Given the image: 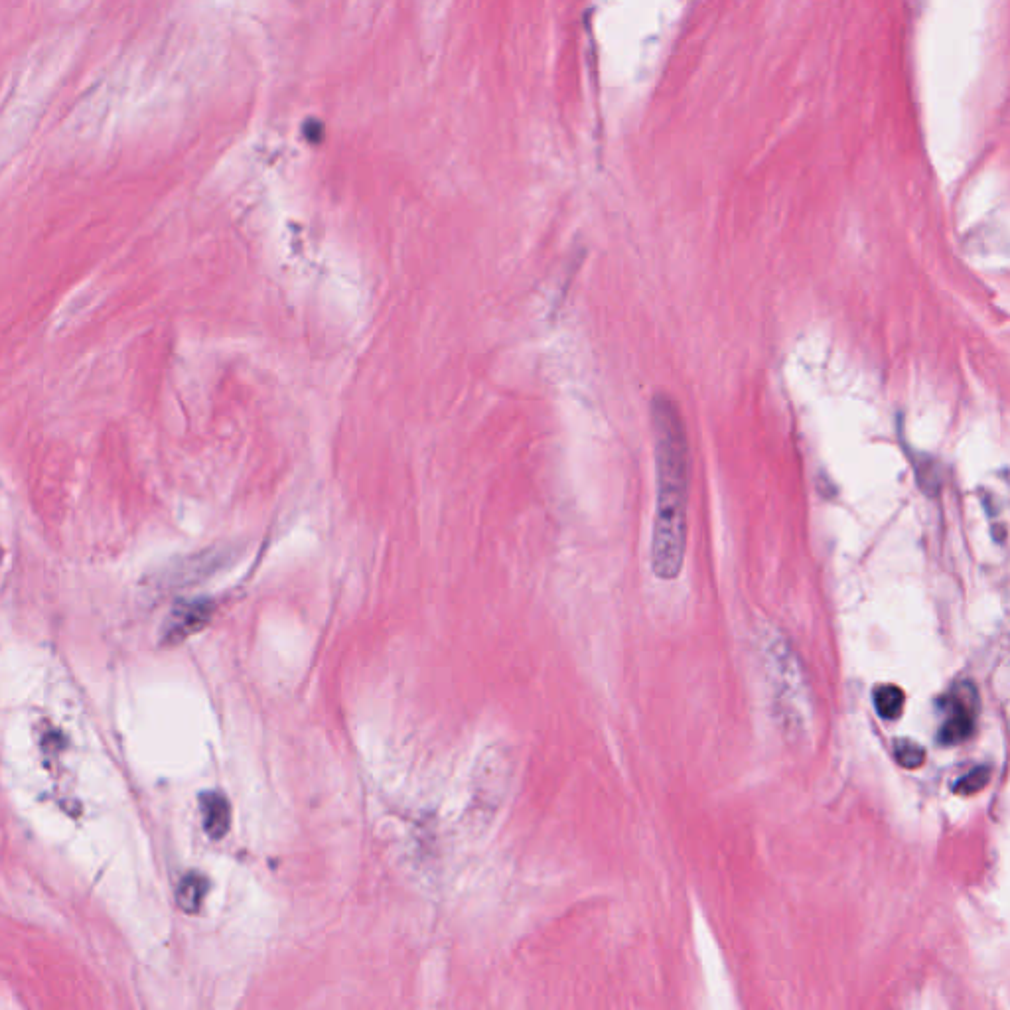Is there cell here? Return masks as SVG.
I'll return each mask as SVG.
<instances>
[{
	"label": "cell",
	"mask_w": 1010,
	"mask_h": 1010,
	"mask_svg": "<svg viewBox=\"0 0 1010 1010\" xmlns=\"http://www.w3.org/2000/svg\"><path fill=\"white\" fill-rule=\"evenodd\" d=\"M210 616H212V606L206 600L186 602L184 606H178L172 610V614L166 622L164 638L168 642H182L184 638L202 630L208 624Z\"/></svg>",
	"instance_id": "obj_4"
},
{
	"label": "cell",
	"mask_w": 1010,
	"mask_h": 1010,
	"mask_svg": "<svg viewBox=\"0 0 1010 1010\" xmlns=\"http://www.w3.org/2000/svg\"><path fill=\"white\" fill-rule=\"evenodd\" d=\"M764 657L768 663V671L774 685L776 705L780 709L782 719L790 728H799L803 724L805 713V689L801 681V673L797 667L794 653L786 646L782 638H766L764 642Z\"/></svg>",
	"instance_id": "obj_2"
},
{
	"label": "cell",
	"mask_w": 1010,
	"mask_h": 1010,
	"mask_svg": "<svg viewBox=\"0 0 1010 1010\" xmlns=\"http://www.w3.org/2000/svg\"><path fill=\"white\" fill-rule=\"evenodd\" d=\"M894 754H896V760L908 768V770H914V768H920L926 760V752L920 744H916L914 740H908V738H902V740H896L894 744Z\"/></svg>",
	"instance_id": "obj_8"
},
{
	"label": "cell",
	"mask_w": 1010,
	"mask_h": 1010,
	"mask_svg": "<svg viewBox=\"0 0 1010 1010\" xmlns=\"http://www.w3.org/2000/svg\"><path fill=\"white\" fill-rule=\"evenodd\" d=\"M991 780V770L987 766H981V768H975L971 770L967 776H963L957 784H955V794L961 795H973L977 792H981Z\"/></svg>",
	"instance_id": "obj_9"
},
{
	"label": "cell",
	"mask_w": 1010,
	"mask_h": 1010,
	"mask_svg": "<svg viewBox=\"0 0 1010 1010\" xmlns=\"http://www.w3.org/2000/svg\"><path fill=\"white\" fill-rule=\"evenodd\" d=\"M904 701V691L896 685H878L874 691V707L884 721H896L904 711Z\"/></svg>",
	"instance_id": "obj_7"
},
{
	"label": "cell",
	"mask_w": 1010,
	"mask_h": 1010,
	"mask_svg": "<svg viewBox=\"0 0 1010 1010\" xmlns=\"http://www.w3.org/2000/svg\"><path fill=\"white\" fill-rule=\"evenodd\" d=\"M208 890V878L202 872H188L176 888V902L186 914H198L208 896Z\"/></svg>",
	"instance_id": "obj_6"
},
{
	"label": "cell",
	"mask_w": 1010,
	"mask_h": 1010,
	"mask_svg": "<svg viewBox=\"0 0 1010 1010\" xmlns=\"http://www.w3.org/2000/svg\"><path fill=\"white\" fill-rule=\"evenodd\" d=\"M979 715V693L973 683H957L947 697V719L941 726L939 738L943 744H959L967 740Z\"/></svg>",
	"instance_id": "obj_3"
},
{
	"label": "cell",
	"mask_w": 1010,
	"mask_h": 1010,
	"mask_svg": "<svg viewBox=\"0 0 1010 1010\" xmlns=\"http://www.w3.org/2000/svg\"><path fill=\"white\" fill-rule=\"evenodd\" d=\"M200 811L204 821V831L210 839H223L231 825V807L227 797L219 792H208L200 797Z\"/></svg>",
	"instance_id": "obj_5"
},
{
	"label": "cell",
	"mask_w": 1010,
	"mask_h": 1010,
	"mask_svg": "<svg viewBox=\"0 0 1010 1010\" xmlns=\"http://www.w3.org/2000/svg\"><path fill=\"white\" fill-rule=\"evenodd\" d=\"M651 429L657 472V507L651 533V571L661 580L679 577L685 561L691 450L683 415L673 397L651 399Z\"/></svg>",
	"instance_id": "obj_1"
}]
</instances>
